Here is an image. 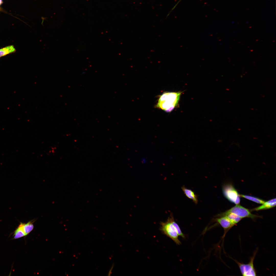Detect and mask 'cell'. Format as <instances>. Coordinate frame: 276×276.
<instances>
[{
	"mask_svg": "<svg viewBox=\"0 0 276 276\" xmlns=\"http://www.w3.org/2000/svg\"><path fill=\"white\" fill-rule=\"evenodd\" d=\"M181 92H165L159 96L156 108L169 112L178 104Z\"/></svg>",
	"mask_w": 276,
	"mask_h": 276,
	"instance_id": "6da1fadb",
	"label": "cell"
},
{
	"mask_svg": "<svg viewBox=\"0 0 276 276\" xmlns=\"http://www.w3.org/2000/svg\"><path fill=\"white\" fill-rule=\"evenodd\" d=\"M33 222V221H32L26 223H20L19 224L22 228L26 236L28 235L33 230L34 228Z\"/></svg>",
	"mask_w": 276,
	"mask_h": 276,
	"instance_id": "30bf717a",
	"label": "cell"
},
{
	"mask_svg": "<svg viewBox=\"0 0 276 276\" xmlns=\"http://www.w3.org/2000/svg\"><path fill=\"white\" fill-rule=\"evenodd\" d=\"M2 3V0H0V5Z\"/></svg>",
	"mask_w": 276,
	"mask_h": 276,
	"instance_id": "e0dca14e",
	"label": "cell"
},
{
	"mask_svg": "<svg viewBox=\"0 0 276 276\" xmlns=\"http://www.w3.org/2000/svg\"><path fill=\"white\" fill-rule=\"evenodd\" d=\"M225 216L229 219L235 225L239 222L242 218L232 213H226L225 212L220 213L217 215V217Z\"/></svg>",
	"mask_w": 276,
	"mask_h": 276,
	"instance_id": "ba28073f",
	"label": "cell"
},
{
	"mask_svg": "<svg viewBox=\"0 0 276 276\" xmlns=\"http://www.w3.org/2000/svg\"><path fill=\"white\" fill-rule=\"evenodd\" d=\"M16 49L13 45H11L0 49V57L14 53Z\"/></svg>",
	"mask_w": 276,
	"mask_h": 276,
	"instance_id": "8fae6325",
	"label": "cell"
},
{
	"mask_svg": "<svg viewBox=\"0 0 276 276\" xmlns=\"http://www.w3.org/2000/svg\"><path fill=\"white\" fill-rule=\"evenodd\" d=\"M169 217L171 222L175 228L179 236L183 238H185V235L182 232L178 225L175 221L172 215L170 214Z\"/></svg>",
	"mask_w": 276,
	"mask_h": 276,
	"instance_id": "5bb4252c",
	"label": "cell"
},
{
	"mask_svg": "<svg viewBox=\"0 0 276 276\" xmlns=\"http://www.w3.org/2000/svg\"><path fill=\"white\" fill-rule=\"evenodd\" d=\"M114 266V264L112 263L110 269H109L108 273V275L110 276L111 274L112 271Z\"/></svg>",
	"mask_w": 276,
	"mask_h": 276,
	"instance_id": "9a60e30c",
	"label": "cell"
},
{
	"mask_svg": "<svg viewBox=\"0 0 276 276\" xmlns=\"http://www.w3.org/2000/svg\"><path fill=\"white\" fill-rule=\"evenodd\" d=\"M225 212L233 213L242 218L248 217L254 220L257 218L261 217L260 216L252 214L248 209L239 204L236 205Z\"/></svg>",
	"mask_w": 276,
	"mask_h": 276,
	"instance_id": "277c9868",
	"label": "cell"
},
{
	"mask_svg": "<svg viewBox=\"0 0 276 276\" xmlns=\"http://www.w3.org/2000/svg\"><path fill=\"white\" fill-rule=\"evenodd\" d=\"M26 236L21 227L19 225L14 232L13 239H16Z\"/></svg>",
	"mask_w": 276,
	"mask_h": 276,
	"instance_id": "4fadbf2b",
	"label": "cell"
},
{
	"mask_svg": "<svg viewBox=\"0 0 276 276\" xmlns=\"http://www.w3.org/2000/svg\"><path fill=\"white\" fill-rule=\"evenodd\" d=\"M147 162L146 158L145 157H143L141 159V162L143 164H146Z\"/></svg>",
	"mask_w": 276,
	"mask_h": 276,
	"instance_id": "2e32d148",
	"label": "cell"
},
{
	"mask_svg": "<svg viewBox=\"0 0 276 276\" xmlns=\"http://www.w3.org/2000/svg\"><path fill=\"white\" fill-rule=\"evenodd\" d=\"M276 203V198H273L265 202L262 205L254 208L251 210L252 211H259L270 209L275 206Z\"/></svg>",
	"mask_w": 276,
	"mask_h": 276,
	"instance_id": "52a82bcc",
	"label": "cell"
},
{
	"mask_svg": "<svg viewBox=\"0 0 276 276\" xmlns=\"http://www.w3.org/2000/svg\"><path fill=\"white\" fill-rule=\"evenodd\" d=\"M160 224L159 230L163 234L171 238L177 244L179 245L181 244L177 231L171 223L169 217L166 222H161Z\"/></svg>",
	"mask_w": 276,
	"mask_h": 276,
	"instance_id": "7a4b0ae2",
	"label": "cell"
},
{
	"mask_svg": "<svg viewBox=\"0 0 276 276\" xmlns=\"http://www.w3.org/2000/svg\"><path fill=\"white\" fill-rule=\"evenodd\" d=\"M181 0H179V1H178V2L177 3V4H178V3H179V2H180V1H181Z\"/></svg>",
	"mask_w": 276,
	"mask_h": 276,
	"instance_id": "ac0fdd59",
	"label": "cell"
},
{
	"mask_svg": "<svg viewBox=\"0 0 276 276\" xmlns=\"http://www.w3.org/2000/svg\"><path fill=\"white\" fill-rule=\"evenodd\" d=\"M257 252V250L254 252L253 256L251 258L248 263L244 264L241 263L235 260L239 268L241 273L244 276H256L257 273L254 268V260Z\"/></svg>",
	"mask_w": 276,
	"mask_h": 276,
	"instance_id": "3957f363",
	"label": "cell"
},
{
	"mask_svg": "<svg viewBox=\"0 0 276 276\" xmlns=\"http://www.w3.org/2000/svg\"><path fill=\"white\" fill-rule=\"evenodd\" d=\"M215 221L218 223L224 229L225 233L235 225L228 218L225 216L217 217Z\"/></svg>",
	"mask_w": 276,
	"mask_h": 276,
	"instance_id": "8992f818",
	"label": "cell"
},
{
	"mask_svg": "<svg viewBox=\"0 0 276 276\" xmlns=\"http://www.w3.org/2000/svg\"><path fill=\"white\" fill-rule=\"evenodd\" d=\"M182 189L186 195L189 198L192 200L196 204L198 202L197 196L194 192L190 189H188L184 186L182 187Z\"/></svg>",
	"mask_w": 276,
	"mask_h": 276,
	"instance_id": "9c48e42d",
	"label": "cell"
},
{
	"mask_svg": "<svg viewBox=\"0 0 276 276\" xmlns=\"http://www.w3.org/2000/svg\"><path fill=\"white\" fill-rule=\"evenodd\" d=\"M240 197L244 198L258 203L263 204L265 201L258 198L248 195L239 194Z\"/></svg>",
	"mask_w": 276,
	"mask_h": 276,
	"instance_id": "7c38bea8",
	"label": "cell"
},
{
	"mask_svg": "<svg viewBox=\"0 0 276 276\" xmlns=\"http://www.w3.org/2000/svg\"><path fill=\"white\" fill-rule=\"evenodd\" d=\"M223 192L225 197L229 201L235 203L239 196L237 191L232 184L224 185L222 188Z\"/></svg>",
	"mask_w": 276,
	"mask_h": 276,
	"instance_id": "5b68a950",
	"label": "cell"
}]
</instances>
